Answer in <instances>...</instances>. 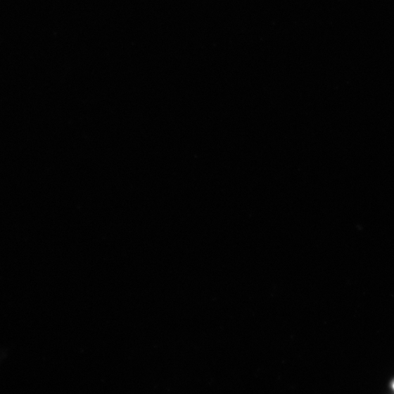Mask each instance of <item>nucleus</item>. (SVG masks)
I'll return each instance as SVG.
<instances>
[{"label": "nucleus", "instance_id": "obj_1", "mask_svg": "<svg viewBox=\"0 0 394 394\" xmlns=\"http://www.w3.org/2000/svg\"><path fill=\"white\" fill-rule=\"evenodd\" d=\"M393 388L394 389V383H393Z\"/></svg>", "mask_w": 394, "mask_h": 394}]
</instances>
